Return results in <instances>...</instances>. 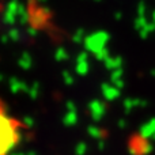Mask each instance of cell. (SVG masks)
I'll return each instance as SVG.
<instances>
[{
	"label": "cell",
	"instance_id": "cell-1",
	"mask_svg": "<svg viewBox=\"0 0 155 155\" xmlns=\"http://www.w3.org/2000/svg\"><path fill=\"white\" fill-rule=\"evenodd\" d=\"M22 123L8 113L0 99V155H8L21 140Z\"/></svg>",
	"mask_w": 155,
	"mask_h": 155
}]
</instances>
